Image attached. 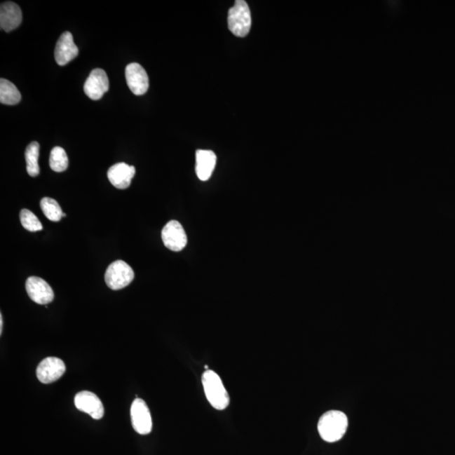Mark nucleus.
I'll list each match as a JSON object with an SVG mask.
<instances>
[{"instance_id":"obj_19","label":"nucleus","mask_w":455,"mask_h":455,"mask_svg":"<svg viewBox=\"0 0 455 455\" xmlns=\"http://www.w3.org/2000/svg\"><path fill=\"white\" fill-rule=\"evenodd\" d=\"M49 165L55 172H62L68 169L69 158L65 150L61 147H55L50 154Z\"/></svg>"},{"instance_id":"obj_6","label":"nucleus","mask_w":455,"mask_h":455,"mask_svg":"<svg viewBox=\"0 0 455 455\" xmlns=\"http://www.w3.org/2000/svg\"><path fill=\"white\" fill-rule=\"evenodd\" d=\"M131 420L133 429L141 435H147L153 428L152 417L144 400L137 398L131 407Z\"/></svg>"},{"instance_id":"obj_9","label":"nucleus","mask_w":455,"mask_h":455,"mask_svg":"<svg viewBox=\"0 0 455 455\" xmlns=\"http://www.w3.org/2000/svg\"><path fill=\"white\" fill-rule=\"evenodd\" d=\"M129 89L136 95H144L149 86V76L145 69L137 62H132L125 69Z\"/></svg>"},{"instance_id":"obj_4","label":"nucleus","mask_w":455,"mask_h":455,"mask_svg":"<svg viewBox=\"0 0 455 455\" xmlns=\"http://www.w3.org/2000/svg\"><path fill=\"white\" fill-rule=\"evenodd\" d=\"M135 279V271L132 267L122 260L115 261L107 267L105 281L112 290H123Z\"/></svg>"},{"instance_id":"obj_17","label":"nucleus","mask_w":455,"mask_h":455,"mask_svg":"<svg viewBox=\"0 0 455 455\" xmlns=\"http://www.w3.org/2000/svg\"><path fill=\"white\" fill-rule=\"evenodd\" d=\"M40 145L37 142H32L27 146L25 158L27 162V173L32 177H36L40 173L39 165Z\"/></svg>"},{"instance_id":"obj_7","label":"nucleus","mask_w":455,"mask_h":455,"mask_svg":"<svg viewBox=\"0 0 455 455\" xmlns=\"http://www.w3.org/2000/svg\"><path fill=\"white\" fill-rule=\"evenodd\" d=\"M109 90V79L102 69L91 71L83 86V90L88 97L93 101H98Z\"/></svg>"},{"instance_id":"obj_1","label":"nucleus","mask_w":455,"mask_h":455,"mask_svg":"<svg viewBox=\"0 0 455 455\" xmlns=\"http://www.w3.org/2000/svg\"><path fill=\"white\" fill-rule=\"evenodd\" d=\"M348 426V417L344 412L330 411L320 417L318 431L324 441L335 442L341 440L345 435Z\"/></svg>"},{"instance_id":"obj_10","label":"nucleus","mask_w":455,"mask_h":455,"mask_svg":"<svg viewBox=\"0 0 455 455\" xmlns=\"http://www.w3.org/2000/svg\"><path fill=\"white\" fill-rule=\"evenodd\" d=\"M74 405L79 411L87 413L95 420L102 419L105 413L101 400L93 392H79L75 395Z\"/></svg>"},{"instance_id":"obj_20","label":"nucleus","mask_w":455,"mask_h":455,"mask_svg":"<svg viewBox=\"0 0 455 455\" xmlns=\"http://www.w3.org/2000/svg\"><path fill=\"white\" fill-rule=\"evenodd\" d=\"M20 223L22 226L30 232H37L43 231V224L37 217L32 212L28 210H22L20 212Z\"/></svg>"},{"instance_id":"obj_15","label":"nucleus","mask_w":455,"mask_h":455,"mask_svg":"<svg viewBox=\"0 0 455 455\" xmlns=\"http://www.w3.org/2000/svg\"><path fill=\"white\" fill-rule=\"evenodd\" d=\"M216 154L211 150L199 149L196 153V173L199 179L208 181L215 169Z\"/></svg>"},{"instance_id":"obj_3","label":"nucleus","mask_w":455,"mask_h":455,"mask_svg":"<svg viewBox=\"0 0 455 455\" xmlns=\"http://www.w3.org/2000/svg\"><path fill=\"white\" fill-rule=\"evenodd\" d=\"M228 27L233 35L245 37L252 28V14L248 4L245 0H237L235 6L229 11Z\"/></svg>"},{"instance_id":"obj_21","label":"nucleus","mask_w":455,"mask_h":455,"mask_svg":"<svg viewBox=\"0 0 455 455\" xmlns=\"http://www.w3.org/2000/svg\"><path fill=\"white\" fill-rule=\"evenodd\" d=\"M3 315L2 314H0V334H2L3 332Z\"/></svg>"},{"instance_id":"obj_5","label":"nucleus","mask_w":455,"mask_h":455,"mask_svg":"<svg viewBox=\"0 0 455 455\" xmlns=\"http://www.w3.org/2000/svg\"><path fill=\"white\" fill-rule=\"evenodd\" d=\"M161 238L166 248L172 252H181L187 244L186 233L177 220H171L162 229Z\"/></svg>"},{"instance_id":"obj_8","label":"nucleus","mask_w":455,"mask_h":455,"mask_svg":"<svg viewBox=\"0 0 455 455\" xmlns=\"http://www.w3.org/2000/svg\"><path fill=\"white\" fill-rule=\"evenodd\" d=\"M66 367L60 358L49 357L39 363L36 369V376L43 383H51L60 379L64 374Z\"/></svg>"},{"instance_id":"obj_14","label":"nucleus","mask_w":455,"mask_h":455,"mask_svg":"<svg viewBox=\"0 0 455 455\" xmlns=\"http://www.w3.org/2000/svg\"><path fill=\"white\" fill-rule=\"evenodd\" d=\"M22 22V11L18 4L7 1L0 7V27L6 32L14 31Z\"/></svg>"},{"instance_id":"obj_11","label":"nucleus","mask_w":455,"mask_h":455,"mask_svg":"<svg viewBox=\"0 0 455 455\" xmlns=\"http://www.w3.org/2000/svg\"><path fill=\"white\" fill-rule=\"evenodd\" d=\"M29 298L39 304H48L54 299L53 290L47 282L39 277H30L26 283Z\"/></svg>"},{"instance_id":"obj_18","label":"nucleus","mask_w":455,"mask_h":455,"mask_svg":"<svg viewBox=\"0 0 455 455\" xmlns=\"http://www.w3.org/2000/svg\"><path fill=\"white\" fill-rule=\"evenodd\" d=\"M40 206L43 214L53 222H60L62 218V212L60 204L53 198H44L41 200Z\"/></svg>"},{"instance_id":"obj_13","label":"nucleus","mask_w":455,"mask_h":455,"mask_svg":"<svg viewBox=\"0 0 455 455\" xmlns=\"http://www.w3.org/2000/svg\"><path fill=\"white\" fill-rule=\"evenodd\" d=\"M136 172L135 167L126 163H118L107 171V177L116 189H127Z\"/></svg>"},{"instance_id":"obj_16","label":"nucleus","mask_w":455,"mask_h":455,"mask_svg":"<svg viewBox=\"0 0 455 455\" xmlns=\"http://www.w3.org/2000/svg\"><path fill=\"white\" fill-rule=\"evenodd\" d=\"M22 100V95L13 83L6 79H0V102L13 106Z\"/></svg>"},{"instance_id":"obj_2","label":"nucleus","mask_w":455,"mask_h":455,"mask_svg":"<svg viewBox=\"0 0 455 455\" xmlns=\"http://www.w3.org/2000/svg\"><path fill=\"white\" fill-rule=\"evenodd\" d=\"M202 383L208 402L216 410L223 411L229 405V395L222 379L215 371L208 369L203 373Z\"/></svg>"},{"instance_id":"obj_12","label":"nucleus","mask_w":455,"mask_h":455,"mask_svg":"<svg viewBox=\"0 0 455 455\" xmlns=\"http://www.w3.org/2000/svg\"><path fill=\"white\" fill-rule=\"evenodd\" d=\"M79 55V49L74 43L73 35L69 32H65L57 41L55 48V60L60 66L68 64Z\"/></svg>"}]
</instances>
